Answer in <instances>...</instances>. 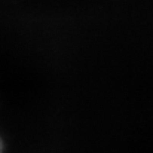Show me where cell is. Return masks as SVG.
<instances>
[{
  "label": "cell",
  "instance_id": "obj_1",
  "mask_svg": "<svg viewBox=\"0 0 153 153\" xmlns=\"http://www.w3.org/2000/svg\"><path fill=\"white\" fill-rule=\"evenodd\" d=\"M1 149H3V144H1V141H0V152H1Z\"/></svg>",
  "mask_w": 153,
  "mask_h": 153
}]
</instances>
